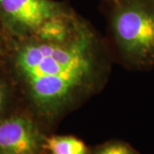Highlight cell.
Segmentation results:
<instances>
[{"mask_svg":"<svg viewBox=\"0 0 154 154\" xmlns=\"http://www.w3.org/2000/svg\"><path fill=\"white\" fill-rule=\"evenodd\" d=\"M5 57L33 114L49 124L100 92L111 67L104 39L82 17L60 36L10 38Z\"/></svg>","mask_w":154,"mask_h":154,"instance_id":"6da1fadb","label":"cell"},{"mask_svg":"<svg viewBox=\"0 0 154 154\" xmlns=\"http://www.w3.org/2000/svg\"><path fill=\"white\" fill-rule=\"evenodd\" d=\"M109 30L116 53L128 69H154V0H114Z\"/></svg>","mask_w":154,"mask_h":154,"instance_id":"7a4b0ae2","label":"cell"},{"mask_svg":"<svg viewBox=\"0 0 154 154\" xmlns=\"http://www.w3.org/2000/svg\"><path fill=\"white\" fill-rule=\"evenodd\" d=\"M74 13L57 0H0V26L11 38L36 36L48 23Z\"/></svg>","mask_w":154,"mask_h":154,"instance_id":"3957f363","label":"cell"},{"mask_svg":"<svg viewBox=\"0 0 154 154\" xmlns=\"http://www.w3.org/2000/svg\"><path fill=\"white\" fill-rule=\"evenodd\" d=\"M36 116L23 112L0 116V154H42L45 134Z\"/></svg>","mask_w":154,"mask_h":154,"instance_id":"277c9868","label":"cell"},{"mask_svg":"<svg viewBox=\"0 0 154 154\" xmlns=\"http://www.w3.org/2000/svg\"><path fill=\"white\" fill-rule=\"evenodd\" d=\"M45 149L51 154H89L86 144L71 135L46 136Z\"/></svg>","mask_w":154,"mask_h":154,"instance_id":"5b68a950","label":"cell"},{"mask_svg":"<svg viewBox=\"0 0 154 154\" xmlns=\"http://www.w3.org/2000/svg\"><path fill=\"white\" fill-rule=\"evenodd\" d=\"M14 87H16V85L10 75L7 78L5 75L0 74V116L5 114L6 109L12 98Z\"/></svg>","mask_w":154,"mask_h":154,"instance_id":"8992f818","label":"cell"},{"mask_svg":"<svg viewBox=\"0 0 154 154\" xmlns=\"http://www.w3.org/2000/svg\"><path fill=\"white\" fill-rule=\"evenodd\" d=\"M90 154V153H89ZM91 154H139L128 144L122 141H109L95 148Z\"/></svg>","mask_w":154,"mask_h":154,"instance_id":"52a82bcc","label":"cell"},{"mask_svg":"<svg viewBox=\"0 0 154 154\" xmlns=\"http://www.w3.org/2000/svg\"><path fill=\"white\" fill-rule=\"evenodd\" d=\"M9 45H10V38L0 26V58L5 57L9 50Z\"/></svg>","mask_w":154,"mask_h":154,"instance_id":"ba28073f","label":"cell"},{"mask_svg":"<svg viewBox=\"0 0 154 154\" xmlns=\"http://www.w3.org/2000/svg\"><path fill=\"white\" fill-rule=\"evenodd\" d=\"M107 3H110V2H112V1H114V0H105Z\"/></svg>","mask_w":154,"mask_h":154,"instance_id":"9c48e42d","label":"cell"},{"mask_svg":"<svg viewBox=\"0 0 154 154\" xmlns=\"http://www.w3.org/2000/svg\"><path fill=\"white\" fill-rule=\"evenodd\" d=\"M49 154H51V153H49Z\"/></svg>","mask_w":154,"mask_h":154,"instance_id":"30bf717a","label":"cell"}]
</instances>
